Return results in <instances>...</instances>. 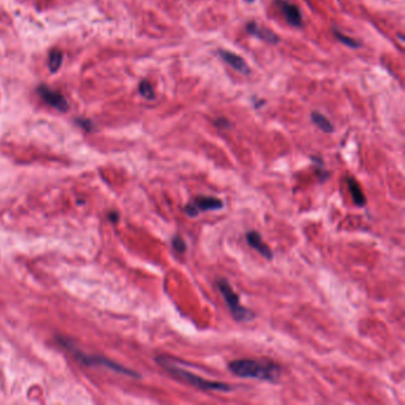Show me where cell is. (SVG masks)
Masks as SVG:
<instances>
[{
  "label": "cell",
  "mask_w": 405,
  "mask_h": 405,
  "mask_svg": "<svg viewBox=\"0 0 405 405\" xmlns=\"http://www.w3.org/2000/svg\"><path fill=\"white\" fill-rule=\"evenodd\" d=\"M228 369L238 377L255 378V379L266 380L271 383H277L281 378L282 372V367L275 361L269 359L233 360L228 364Z\"/></svg>",
  "instance_id": "obj_1"
},
{
  "label": "cell",
  "mask_w": 405,
  "mask_h": 405,
  "mask_svg": "<svg viewBox=\"0 0 405 405\" xmlns=\"http://www.w3.org/2000/svg\"><path fill=\"white\" fill-rule=\"evenodd\" d=\"M156 363L162 367L164 371H167L169 374L173 375L177 380L183 381V383L189 384V385L196 387V389L202 390V391H219V392H231L233 386L229 384L222 383V381H214L207 380L201 378L200 375L194 374V373L183 369L182 367L176 365L173 358L168 355H158L156 358Z\"/></svg>",
  "instance_id": "obj_2"
},
{
  "label": "cell",
  "mask_w": 405,
  "mask_h": 405,
  "mask_svg": "<svg viewBox=\"0 0 405 405\" xmlns=\"http://www.w3.org/2000/svg\"><path fill=\"white\" fill-rule=\"evenodd\" d=\"M217 288L222 295L223 299H225L227 307L229 308L232 317L237 322H247L252 321L256 317V314L250 309L243 307L240 304V298L239 295L232 289L231 284L225 278H219L217 281Z\"/></svg>",
  "instance_id": "obj_3"
},
{
  "label": "cell",
  "mask_w": 405,
  "mask_h": 405,
  "mask_svg": "<svg viewBox=\"0 0 405 405\" xmlns=\"http://www.w3.org/2000/svg\"><path fill=\"white\" fill-rule=\"evenodd\" d=\"M223 208L222 200L219 197L205 196V195H199L195 196L189 201L184 206V212L186 215L190 218L199 217L200 213L208 212V211H220Z\"/></svg>",
  "instance_id": "obj_4"
},
{
  "label": "cell",
  "mask_w": 405,
  "mask_h": 405,
  "mask_svg": "<svg viewBox=\"0 0 405 405\" xmlns=\"http://www.w3.org/2000/svg\"><path fill=\"white\" fill-rule=\"evenodd\" d=\"M74 354H75V357H76V359L82 361V363L86 364V365H103V366H106L107 368L113 369V371L122 373V374H127L133 378H139V374L137 372L131 371V369L129 368H125L124 366L119 365V364H116L112 360L106 359V358L97 357V355L84 354V353H81V352L76 351V349L74 351Z\"/></svg>",
  "instance_id": "obj_5"
},
{
  "label": "cell",
  "mask_w": 405,
  "mask_h": 405,
  "mask_svg": "<svg viewBox=\"0 0 405 405\" xmlns=\"http://www.w3.org/2000/svg\"><path fill=\"white\" fill-rule=\"evenodd\" d=\"M277 7L279 8L281 13L283 14L285 20L294 28H301L303 25L302 13L299 7L288 0H275Z\"/></svg>",
  "instance_id": "obj_6"
},
{
  "label": "cell",
  "mask_w": 405,
  "mask_h": 405,
  "mask_svg": "<svg viewBox=\"0 0 405 405\" xmlns=\"http://www.w3.org/2000/svg\"><path fill=\"white\" fill-rule=\"evenodd\" d=\"M37 92H38L40 98H42L46 104H49L51 107H54V109L62 110V112H66V110H68V103H67L66 99L63 98V95L61 94V93H58L57 90H54L51 89L50 87L42 84V86L38 87Z\"/></svg>",
  "instance_id": "obj_7"
},
{
  "label": "cell",
  "mask_w": 405,
  "mask_h": 405,
  "mask_svg": "<svg viewBox=\"0 0 405 405\" xmlns=\"http://www.w3.org/2000/svg\"><path fill=\"white\" fill-rule=\"evenodd\" d=\"M219 55L221 60H222L223 62H226L228 66H231L234 71L239 72L243 75L251 74V68H250V66L247 65L246 61H245L241 56H239V55L234 54V52L232 51L225 50V49L219 50Z\"/></svg>",
  "instance_id": "obj_8"
},
{
  "label": "cell",
  "mask_w": 405,
  "mask_h": 405,
  "mask_svg": "<svg viewBox=\"0 0 405 405\" xmlns=\"http://www.w3.org/2000/svg\"><path fill=\"white\" fill-rule=\"evenodd\" d=\"M245 238H246L247 244H249L253 250H256V251H257L259 255L263 256L265 259H267V260H271V259L273 258L272 251H271L270 247L264 243L263 239H261V235L259 234V232H257V231L246 232V235H245Z\"/></svg>",
  "instance_id": "obj_9"
},
{
  "label": "cell",
  "mask_w": 405,
  "mask_h": 405,
  "mask_svg": "<svg viewBox=\"0 0 405 405\" xmlns=\"http://www.w3.org/2000/svg\"><path fill=\"white\" fill-rule=\"evenodd\" d=\"M246 31L250 35H252V36L257 37V38L261 40H265L267 43H271V44H278L281 42V38L275 33H272L269 29L258 25L256 22H250L246 25Z\"/></svg>",
  "instance_id": "obj_10"
},
{
  "label": "cell",
  "mask_w": 405,
  "mask_h": 405,
  "mask_svg": "<svg viewBox=\"0 0 405 405\" xmlns=\"http://www.w3.org/2000/svg\"><path fill=\"white\" fill-rule=\"evenodd\" d=\"M347 185L349 189V193L352 195V199H353L355 206L358 207H364L366 205V197L364 196L363 190H361L359 183L355 181L353 177H347Z\"/></svg>",
  "instance_id": "obj_11"
},
{
  "label": "cell",
  "mask_w": 405,
  "mask_h": 405,
  "mask_svg": "<svg viewBox=\"0 0 405 405\" xmlns=\"http://www.w3.org/2000/svg\"><path fill=\"white\" fill-rule=\"evenodd\" d=\"M311 120H313L314 124H315L320 130H322L325 133L334 132V126H333V124H331V121L329 120L327 116L323 115L322 113H320V112L311 113Z\"/></svg>",
  "instance_id": "obj_12"
},
{
  "label": "cell",
  "mask_w": 405,
  "mask_h": 405,
  "mask_svg": "<svg viewBox=\"0 0 405 405\" xmlns=\"http://www.w3.org/2000/svg\"><path fill=\"white\" fill-rule=\"evenodd\" d=\"M62 61H63L62 52H61L60 50H52L50 52V55H49V62H48L49 69H50L52 73L57 72L58 69H60L61 65H62Z\"/></svg>",
  "instance_id": "obj_13"
},
{
  "label": "cell",
  "mask_w": 405,
  "mask_h": 405,
  "mask_svg": "<svg viewBox=\"0 0 405 405\" xmlns=\"http://www.w3.org/2000/svg\"><path fill=\"white\" fill-rule=\"evenodd\" d=\"M333 34L335 36V38H336L339 42L342 43V44L349 46V48H353V49H357L359 48V42H357V40L351 38V37L348 36H345L343 34H341L339 30H336V29H333Z\"/></svg>",
  "instance_id": "obj_14"
},
{
  "label": "cell",
  "mask_w": 405,
  "mask_h": 405,
  "mask_svg": "<svg viewBox=\"0 0 405 405\" xmlns=\"http://www.w3.org/2000/svg\"><path fill=\"white\" fill-rule=\"evenodd\" d=\"M311 159H313V162H315L317 164L316 171H317V176H319V180L321 181V182H325L326 180L329 179V173L326 170L325 168H323L322 161L320 158H317V157H311Z\"/></svg>",
  "instance_id": "obj_15"
},
{
  "label": "cell",
  "mask_w": 405,
  "mask_h": 405,
  "mask_svg": "<svg viewBox=\"0 0 405 405\" xmlns=\"http://www.w3.org/2000/svg\"><path fill=\"white\" fill-rule=\"evenodd\" d=\"M139 93L144 97L145 99H153L154 98V92L151 87V84L148 83V81L144 80L142 81L141 84H139Z\"/></svg>",
  "instance_id": "obj_16"
},
{
  "label": "cell",
  "mask_w": 405,
  "mask_h": 405,
  "mask_svg": "<svg viewBox=\"0 0 405 405\" xmlns=\"http://www.w3.org/2000/svg\"><path fill=\"white\" fill-rule=\"evenodd\" d=\"M171 244H173V247L174 250L176 252L179 253H184L186 251V244L184 241V239H183L181 235L176 234L175 237L173 238V241H171Z\"/></svg>",
  "instance_id": "obj_17"
},
{
  "label": "cell",
  "mask_w": 405,
  "mask_h": 405,
  "mask_svg": "<svg viewBox=\"0 0 405 405\" xmlns=\"http://www.w3.org/2000/svg\"><path fill=\"white\" fill-rule=\"evenodd\" d=\"M214 125L217 127H219V129H229V127H231V122L227 120L226 118H222V116L218 118L217 120L214 121Z\"/></svg>",
  "instance_id": "obj_18"
},
{
  "label": "cell",
  "mask_w": 405,
  "mask_h": 405,
  "mask_svg": "<svg viewBox=\"0 0 405 405\" xmlns=\"http://www.w3.org/2000/svg\"><path fill=\"white\" fill-rule=\"evenodd\" d=\"M246 2H249V4H252V2H255V0H245Z\"/></svg>",
  "instance_id": "obj_19"
}]
</instances>
